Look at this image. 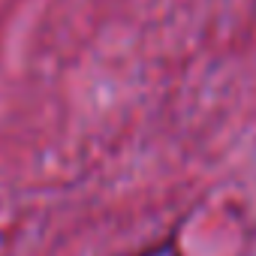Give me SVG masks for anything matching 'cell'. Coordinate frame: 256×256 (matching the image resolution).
<instances>
[{"instance_id": "1", "label": "cell", "mask_w": 256, "mask_h": 256, "mask_svg": "<svg viewBox=\"0 0 256 256\" xmlns=\"http://www.w3.org/2000/svg\"><path fill=\"white\" fill-rule=\"evenodd\" d=\"M136 256H184V253H181V244H178L175 238H163V241H157V244L139 250Z\"/></svg>"}]
</instances>
